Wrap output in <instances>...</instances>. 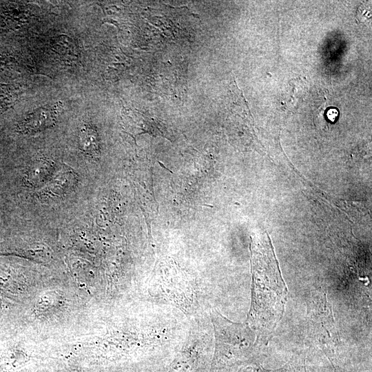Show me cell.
<instances>
[{"label": "cell", "mask_w": 372, "mask_h": 372, "mask_svg": "<svg viewBox=\"0 0 372 372\" xmlns=\"http://www.w3.org/2000/svg\"><path fill=\"white\" fill-rule=\"evenodd\" d=\"M214 340L212 370H238L258 366L267 342L246 323L233 322L217 309L209 312Z\"/></svg>", "instance_id": "obj_2"}, {"label": "cell", "mask_w": 372, "mask_h": 372, "mask_svg": "<svg viewBox=\"0 0 372 372\" xmlns=\"http://www.w3.org/2000/svg\"><path fill=\"white\" fill-rule=\"evenodd\" d=\"M55 121V112L52 108L41 107L27 115L19 125L23 133L37 132L52 126Z\"/></svg>", "instance_id": "obj_5"}, {"label": "cell", "mask_w": 372, "mask_h": 372, "mask_svg": "<svg viewBox=\"0 0 372 372\" xmlns=\"http://www.w3.org/2000/svg\"><path fill=\"white\" fill-rule=\"evenodd\" d=\"M369 12H371V9L369 8V6H366L365 4H362L358 10L357 17L360 19H364L366 18H369Z\"/></svg>", "instance_id": "obj_10"}, {"label": "cell", "mask_w": 372, "mask_h": 372, "mask_svg": "<svg viewBox=\"0 0 372 372\" xmlns=\"http://www.w3.org/2000/svg\"><path fill=\"white\" fill-rule=\"evenodd\" d=\"M54 48L61 56H71L74 55V46L69 38L59 37L54 43Z\"/></svg>", "instance_id": "obj_9"}, {"label": "cell", "mask_w": 372, "mask_h": 372, "mask_svg": "<svg viewBox=\"0 0 372 372\" xmlns=\"http://www.w3.org/2000/svg\"><path fill=\"white\" fill-rule=\"evenodd\" d=\"M305 333L308 340L334 363L340 340L332 309L324 292L314 293L307 304Z\"/></svg>", "instance_id": "obj_4"}, {"label": "cell", "mask_w": 372, "mask_h": 372, "mask_svg": "<svg viewBox=\"0 0 372 372\" xmlns=\"http://www.w3.org/2000/svg\"><path fill=\"white\" fill-rule=\"evenodd\" d=\"M79 144L81 151L92 154L98 149L97 134L94 129L85 125L79 133Z\"/></svg>", "instance_id": "obj_6"}, {"label": "cell", "mask_w": 372, "mask_h": 372, "mask_svg": "<svg viewBox=\"0 0 372 372\" xmlns=\"http://www.w3.org/2000/svg\"><path fill=\"white\" fill-rule=\"evenodd\" d=\"M214 334L209 314L190 320L185 341L160 372H209L208 361Z\"/></svg>", "instance_id": "obj_3"}, {"label": "cell", "mask_w": 372, "mask_h": 372, "mask_svg": "<svg viewBox=\"0 0 372 372\" xmlns=\"http://www.w3.org/2000/svg\"><path fill=\"white\" fill-rule=\"evenodd\" d=\"M257 372H307L304 360L296 358L291 359L285 365L275 370H268L259 365L256 367Z\"/></svg>", "instance_id": "obj_8"}, {"label": "cell", "mask_w": 372, "mask_h": 372, "mask_svg": "<svg viewBox=\"0 0 372 372\" xmlns=\"http://www.w3.org/2000/svg\"><path fill=\"white\" fill-rule=\"evenodd\" d=\"M17 96L13 86L0 83V115L14 105Z\"/></svg>", "instance_id": "obj_7"}, {"label": "cell", "mask_w": 372, "mask_h": 372, "mask_svg": "<svg viewBox=\"0 0 372 372\" xmlns=\"http://www.w3.org/2000/svg\"><path fill=\"white\" fill-rule=\"evenodd\" d=\"M250 250L252 293L245 322L268 342L283 315L287 289L268 234L251 237Z\"/></svg>", "instance_id": "obj_1"}]
</instances>
